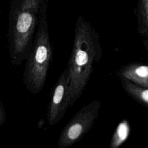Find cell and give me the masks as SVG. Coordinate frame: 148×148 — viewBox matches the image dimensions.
<instances>
[{
    "instance_id": "cell-1",
    "label": "cell",
    "mask_w": 148,
    "mask_h": 148,
    "mask_svg": "<svg viewBox=\"0 0 148 148\" xmlns=\"http://www.w3.org/2000/svg\"><path fill=\"white\" fill-rule=\"evenodd\" d=\"M99 37L91 25L79 17L76 25L73 48L68 64L69 77V106L82 95L92 72L93 64L100 58Z\"/></svg>"
},
{
    "instance_id": "cell-2",
    "label": "cell",
    "mask_w": 148,
    "mask_h": 148,
    "mask_svg": "<svg viewBox=\"0 0 148 148\" xmlns=\"http://www.w3.org/2000/svg\"><path fill=\"white\" fill-rule=\"evenodd\" d=\"M41 10L39 26L35 40L28 54L23 74V83L27 90L34 95L43 88L52 57L45 4Z\"/></svg>"
},
{
    "instance_id": "cell-3",
    "label": "cell",
    "mask_w": 148,
    "mask_h": 148,
    "mask_svg": "<svg viewBox=\"0 0 148 148\" xmlns=\"http://www.w3.org/2000/svg\"><path fill=\"white\" fill-rule=\"evenodd\" d=\"M41 2L42 0H23L13 27L10 53L14 64H20L29 53Z\"/></svg>"
},
{
    "instance_id": "cell-4",
    "label": "cell",
    "mask_w": 148,
    "mask_h": 148,
    "mask_svg": "<svg viewBox=\"0 0 148 148\" xmlns=\"http://www.w3.org/2000/svg\"><path fill=\"white\" fill-rule=\"evenodd\" d=\"M101 106L94 100L80 109L62 130L58 140L59 148H68L79 140L92 127Z\"/></svg>"
},
{
    "instance_id": "cell-5",
    "label": "cell",
    "mask_w": 148,
    "mask_h": 148,
    "mask_svg": "<svg viewBox=\"0 0 148 148\" xmlns=\"http://www.w3.org/2000/svg\"><path fill=\"white\" fill-rule=\"evenodd\" d=\"M69 77L67 67L60 76L53 90L47 112V121L54 125L64 117L69 106L68 88Z\"/></svg>"
},
{
    "instance_id": "cell-6",
    "label": "cell",
    "mask_w": 148,
    "mask_h": 148,
    "mask_svg": "<svg viewBox=\"0 0 148 148\" xmlns=\"http://www.w3.org/2000/svg\"><path fill=\"white\" fill-rule=\"evenodd\" d=\"M120 77L134 84L148 88V65L133 63L122 67L119 71Z\"/></svg>"
},
{
    "instance_id": "cell-7",
    "label": "cell",
    "mask_w": 148,
    "mask_h": 148,
    "mask_svg": "<svg viewBox=\"0 0 148 148\" xmlns=\"http://www.w3.org/2000/svg\"><path fill=\"white\" fill-rule=\"evenodd\" d=\"M138 31L148 45V0H139L136 8Z\"/></svg>"
},
{
    "instance_id": "cell-8",
    "label": "cell",
    "mask_w": 148,
    "mask_h": 148,
    "mask_svg": "<svg viewBox=\"0 0 148 148\" xmlns=\"http://www.w3.org/2000/svg\"><path fill=\"white\" fill-rule=\"evenodd\" d=\"M120 78L125 91L138 101L148 106V88L140 87L123 77Z\"/></svg>"
},
{
    "instance_id": "cell-9",
    "label": "cell",
    "mask_w": 148,
    "mask_h": 148,
    "mask_svg": "<svg viewBox=\"0 0 148 148\" xmlns=\"http://www.w3.org/2000/svg\"><path fill=\"white\" fill-rule=\"evenodd\" d=\"M130 131L129 123L127 120H122L117 125L110 143V148L119 147L128 138Z\"/></svg>"
},
{
    "instance_id": "cell-10",
    "label": "cell",
    "mask_w": 148,
    "mask_h": 148,
    "mask_svg": "<svg viewBox=\"0 0 148 148\" xmlns=\"http://www.w3.org/2000/svg\"><path fill=\"white\" fill-rule=\"evenodd\" d=\"M6 120V113L3 105L0 102V126H1Z\"/></svg>"
}]
</instances>
